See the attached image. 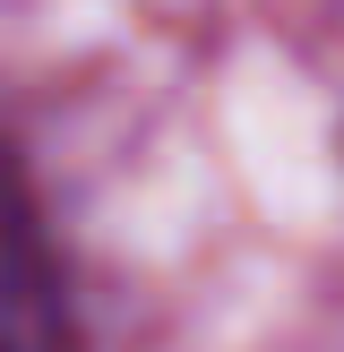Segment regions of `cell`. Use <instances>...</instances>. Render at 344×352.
<instances>
[{"label": "cell", "instance_id": "obj_1", "mask_svg": "<svg viewBox=\"0 0 344 352\" xmlns=\"http://www.w3.org/2000/svg\"><path fill=\"white\" fill-rule=\"evenodd\" d=\"M0 352H69L61 284H52L43 232H34L9 172H0Z\"/></svg>", "mask_w": 344, "mask_h": 352}]
</instances>
